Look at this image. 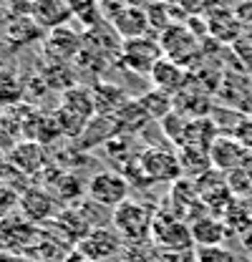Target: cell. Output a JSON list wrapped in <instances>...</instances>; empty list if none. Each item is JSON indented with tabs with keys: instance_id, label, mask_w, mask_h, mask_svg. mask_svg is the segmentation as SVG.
Segmentation results:
<instances>
[{
	"instance_id": "1",
	"label": "cell",
	"mask_w": 252,
	"mask_h": 262,
	"mask_svg": "<svg viewBox=\"0 0 252 262\" xmlns=\"http://www.w3.org/2000/svg\"><path fill=\"white\" fill-rule=\"evenodd\" d=\"M96 116V101L94 89L89 86H73L66 94H61V106L56 108V119L61 134L78 141V136L89 126V121Z\"/></svg>"
},
{
	"instance_id": "2",
	"label": "cell",
	"mask_w": 252,
	"mask_h": 262,
	"mask_svg": "<svg viewBox=\"0 0 252 262\" xmlns=\"http://www.w3.org/2000/svg\"><path fill=\"white\" fill-rule=\"evenodd\" d=\"M159 46L164 51V56L174 63H179L182 68H187L189 73L202 66V58H204V48L202 43L197 40V35L192 33L187 23H174L169 26L164 33H159Z\"/></svg>"
},
{
	"instance_id": "3",
	"label": "cell",
	"mask_w": 252,
	"mask_h": 262,
	"mask_svg": "<svg viewBox=\"0 0 252 262\" xmlns=\"http://www.w3.org/2000/svg\"><path fill=\"white\" fill-rule=\"evenodd\" d=\"M114 229L119 232V237L129 242V247L134 245H146L152 239V225H154V212H149V207L129 199L121 207L114 209L111 214Z\"/></svg>"
},
{
	"instance_id": "4",
	"label": "cell",
	"mask_w": 252,
	"mask_h": 262,
	"mask_svg": "<svg viewBox=\"0 0 252 262\" xmlns=\"http://www.w3.org/2000/svg\"><path fill=\"white\" fill-rule=\"evenodd\" d=\"M101 15L121 40L149 35L152 26L146 18V10L141 5H129V3H101Z\"/></svg>"
},
{
	"instance_id": "5",
	"label": "cell",
	"mask_w": 252,
	"mask_h": 262,
	"mask_svg": "<svg viewBox=\"0 0 252 262\" xmlns=\"http://www.w3.org/2000/svg\"><path fill=\"white\" fill-rule=\"evenodd\" d=\"M152 239L157 242L164 252H182L192 250V227L184 220H179L174 212H166L164 207L154 212V225H152Z\"/></svg>"
},
{
	"instance_id": "6",
	"label": "cell",
	"mask_w": 252,
	"mask_h": 262,
	"mask_svg": "<svg viewBox=\"0 0 252 262\" xmlns=\"http://www.w3.org/2000/svg\"><path fill=\"white\" fill-rule=\"evenodd\" d=\"M164 58V51L159 46L157 35H141V38H131L121 43V56L119 61L124 68H129L136 76H152L154 66Z\"/></svg>"
},
{
	"instance_id": "7",
	"label": "cell",
	"mask_w": 252,
	"mask_h": 262,
	"mask_svg": "<svg viewBox=\"0 0 252 262\" xmlns=\"http://www.w3.org/2000/svg\"><path fill=\"white\" fill-rule=\"evenodd\" d=\"M139 166L149 184H177L179 179H184L179 157L169 149H157V146L144 149L139 154Z\"/></svg>"
},
{
	"instance_id": "8",
	"label": "cell",
	"mask_w": 252,
	"mask_h": 262,
	"mask_svg": "<svg viewBox=\"0 0 252 262\" xmlns=\"http://www.w3.org/2000/svg\"><path fill=\"white\" fill-rule=\"evenodd\" d=\"M86 194L89 199L98 204V207H111V209H116V207H121L124 202H129V179H126L121 171H111V169H106V171H98L94 174L91 179H89V184H86Z\"/></svg>"
},
{
	"instance_id": "9",
	"label": "cell",
	"mask_w": 252,
	"mask_h": 262,
	"mask_svg": "<svg viewBox=\"0 0 252 262\" xmlns=\"http://www.w3.org/2000/svg\"><path fill=\"white\" fill-rule=\"evenodd\" d=\"M121 245H124V239L119 237L116 229L94 227L76 245V252L81 255V260L103 262V260H109L111 255H116V252L121 250Z\"/></svg>"
},
{
	"instance_id": "10",
	"label": "cell",
	"mask_w": 252,
	"mask_h": 262,
	"mask_svg": "<svg viewBox=\"0 0 252 262\" xmlns=\"http://www.w3.org/2000/svg\"><path fill=\"white\" fill-rule=\"evenodd\" d=\"M43 51L48 56V61H56V63H71L81 56L83 51V38L76 31H71L68 26L56 28V31L46 33L43 38Z\"/></svg>"
},
{
	"instance_id": "11",
	"label": "cell",
	"mask_w": 252,
	"mask_h": 262,
	"mask_svg": "<svg viewBox=\"0 0 252 262\" xmlns=\"http://www.w3.org/2000/svg\"><path fill=\"white\" fill-rule=\"evenodd\" d=\"M247 149L229 134H220L212 146H209V159H212V169H217L222 174H229L240 166H245L247 162Z\"/></svg>"
},
{
	"instance_id": "12",
	"label": "cell",
	"mask_w": 252,
	"mask_h": 262,
	"mask_svg": "<svg viewBox=\"0 0 252 262\" xmlns=\"http://www.w3.org/2000/svg\"><path fill=\"white\" fill-rule=\"evenodd\" d=\"M8 162L10 166L15 169V171H20L23 177L28 174H38V171H43L51 159H48V149L43 146V144H38V141H20L18 146H13L10 151H8Z\"/></svg>"
},
{
	"instance_id": "13",
	"label": "cell",
	"mask_w": 252,
	"mask_h": 262,
	"mask_svg": "<svg viewBox=\"0 0 252 262\" xmlns=\"http://www.w3.org/2000/svg\"><path fill=\"white\" fill-rule=\"evenodd\" d=\"M152 83H154V89L157 91H164V94H169V96H179V94H184L187 91V83L192 81V76H189L187 68H182L179 63H174V61H169L166 56L154 66V71H152Z\"/></svg>"
},
{
	"instance_id": "14",
	"label": "cell",
	"mask_w": 252,
	"mask_h": 262,
	"mask_svg": "<svg viewBox=\"0 0 252 262\" xmlns=\"http://www.w3.org/2000/svg\"><path fill=\"white\" fill-rule=\"evenodd\" d=\"M18 207L23 212V217L28 222H48V220H56V202L53 194H48L46 189H23L18 194Z\"/></svg>"
},
{
	"instance_id": "15",
	"label": "cell",
	"mask_w": 252,
	"mask_h": 262,
	"mask_svg": "<svg viewBox=\"0 0 252 262\" xmlns=\"http://www.w3.org/2000/svg\"><path fill=\"white\" fill-rule=\"evenodd\" d=\"M119 134H121V131H119V124H116L114 116H94V119L89 121V126L83 129V134L78 136L76 146H78L81 151L96 149V146H103V144L109 146Z\"/></svg>"
},
{
	"instance_id": "16",
	"label": "cell",
	"mask_w": 252,
	"mask_h": 262,
	"mask_svg": "<svg viewBox=\"0 0 252 262\" xmlns=\"http://www.w3.org/2000/svg\"><path fill=\"white\" fill-rule=\"evenodd\" d=\"M31 18L43 28V31H56L63 28L66 20L73 18V10L68 3H58V0H43V3H33Z\"/></svg>"
},
{
	"instance_id": "17",
	"label": "cell",
	"mask_w": 252,
	"mask_h": 262,
	"mask_svg": "<svg viewBox=\"0 0 252 262\" xmlns=\"http://www.w3.org/2000/svg\"><path fill=\"white\" fill-rule=\"evenodd\" d=\"M91 89H94L96 116H116L121 106L129 101L126 91L114 81H96Z\"/></svg>"
},
{
	"instance_id": "18",
	"label": "cell",
	"mask_w": 252,
	"mask_h": 262,
	"mask_svg": "<svg viewBox=\"0 0 252 262\" xmlns=\"http://www.w3.org/2000/svg\"><path fill=\"white\" fill-rule=\"evenodd\" d=\"M189 227H192V239L197 247H222V242L229 234L224 220L215 217V214H207V217L192 222Z\"/></svg>"
},
{
	"instance_id": "19",
	"label": "cell",
	"mask_w": 252,
	"mask_h": 262,
	"mask_svg": "<svg viewBox=\"0 0 252 262\" xmlns=\"http://www.w3.org/2000/svg\"><path fill=\"white\" fill-rule=\"evenodd\" d=\"M116 119V124H119V131L121 134H129V136H136V134H141V131L149 126V114L141 108V103L139 101H134V98H129L124 106H121V111L114 116Z\"/></svg>"
},
{
	"instance_id": "20",
	"label": "cell",
	"mask_w": 252,
	"mask_h": 262,
	"mask_svg": "<svg viewBox=\"0 0 252 262\" xmlns=\"http://www.w3.org/2000/svg\"><path fill=\"white\" fill-rule=\"evenodd\" d=\"M179 164H182V171H184V179H199L202 174L212 171V159H209V151L207 149H199V146H184L177 151Z\"/></svg>"
},
{
	"instance_id": "21",
	"label": "cell",
	"mask_w": 252,
	"mask_h": 262,
	"mask_svg": "<svg viewBox=\"0 0 252 262\" xmlns=\"http://www.w3.org/2000/svg\"><path fill=\"white\" fill-rule=\"evenodd\" d=\"M5 35L13 46H26V43H33L35 38H46V31L33 20V18H10L8 26H5Z\"/></svg>"
},
{
	"instance_id": "22",
	"label": "cell",
	"mask_w": 252,
	"mask_h": 262,
	"mask_svg": "<svg viewBox=\"0 0 252 262\" xmlns=\"http://www.w3.org/2000/svg\"><path fill=\"white\" fill-rule=\"evenodd\" d=\"M136 101L141 103V108L149 114L152 121H164V119L174 111V96H169V94H164V91H157V89L144 91Z\"/></svg>"
},
{
	"instance_id": "23",
	"label": "cell",
	"mask_w": 252,
	"mask_h": 262,
	"mask_svg": "<svg viewBox=\"0 0 252 262\" xmlns=\"http://www.w3.org/2000/svg\"><path fill=\"white\" fill-rule=\"evenodd\" d=\"M26 98V81L10 71L0 68V106H18Z\"/></svg>"
},
{
	"instance_id": "24",
	"label": "cell",
	"mask_w": 252,
	"mask_h": 262,
	"mask_svg": "<svg viewBox=\"0 0 252 262\" xmlns=\"http://www.w3.org/2000/svg\"><path fill=\"white\" fill-rule=\"evenodd\" d=\"M224 179H227V187L235 199H242V202L252 199V171L247 166H240V169L224 174Z\"/></svg>"
},
{
	"instance_id": "25",
	"label": "cell",
	"mask_w": 252,
	"mask_h": 262,
	"mask_svg": "<svg viewBox=\"0 0 252 262\" xmlns=\"http://www.w3.org/2000/svg\"><path fill=\"white\" fill-rule=\"evenodd\" d=\"M51 184H53V189H56L58 199H68V202H73L76 196L83 192V187L78 184V179H76L73 174H66L63 169H53V174H51Z\"/></svg>"
},
{
	"instance_id": "26",
	"label": "cell",
	"mask_w": 252,
	"mask_h": 262,
	"mask_svg": "<svg viewBox=\"0 0 252 262\" xmlns=\"http://www.w3.org/2000/svg\"><path fill=\"white\" fill-rule=\"evenodd\" d=\"M73 10V20H78L86 33L98 28L103 23V15H101V5L98 3H81V5H71Z\"/></svg>"
},
{
	"instance_id": "27",
	"label": "cell",
	"mask_w": 252,
	"mask_h": 262,
	"mask_svg": "<svg viewBox=\"0 0 252 262\" xmlns=\"http://www.w3.org/2000/svg\"><path fill=\"white\" fill-rule=\"evenodd\" d=\"M192 119L187 116H182L179 111H172L164 121H159L161 124V131H164V136L169 139V141H174L177 146H182V141H184V134H187V126Z\"/></svg>"
},
{
	"instance_id": "28",
	"label": "cell",
	"mask_w": 252,
	"mask_h": 262,
	"mask_svg": "<svg viewBox=\"0 0 252 262\" xmlns=\"http://www.w3.org/2000/svg\"><path fill=\"white\" fill-rule=\"evenodd\" d=\"M232 53H235V58L242 63V68L252 73V33H242V35L232 43Z\"/></svg>"
},
{
	"instance_id": "29",
	"label": "cell",
	"mask_w": 252,
	"mask_h": 262,
	"mask_svg": "<svg viewBox=\"0 0 252 262\" xmlns=\"http://www.w3.org/2000/svg\"><path fill=\"white\" fill-rule=\"evenodd\" d=\"M197 262H237L227 247H197Z\"/></svg>"
},
{
	"instance_id": "30",
	"label": "cell",
	"mask_w": 252,
	"mask_h": 262,
	"mask_svg": "<svg viewBox=\"0 0 252 262\" xmlns=\"http://www.w3.org/2000/svg\"><path fill=\"white\" fill-rule=\"evenodd\" d=\"M232 136H235L247 151H252V116H245V121L237 126V131H235Z\"/></svg>"
},
{
	"instance_id": "31",
	"label": "cell",
	"mask_w": 252,
	"mask_h": 262,
	"mask_svg": "<svg viewBox=\"0 0 252 262\" xmlns=\"http://www.w3.org/2000/svg\"><path fill=\"white\" fill-rule=\"evenodd\" d=\"M164 262H197V252L194 250H182V252H161Z\"/></svg>"
},
{
	"instance_id": "32",
	"label": "cell",
	"mask_w": 252,
	"mask_h": 262,
	"mask_svg": "<svg viewBox=\"0 0 252 262\" xmlns=\"http://www.w3.org/2000/svg\"><path fill=\"white\" fill-rule=\"evenodd\" d=\"M13 171V166H10V162H8V154L0 149V184L8 179V174Z\"/></svg>"
},
{
	"instance_id": "33",
	"label": "cell",
	"mask_w": 252,
	"mask_h": 262,
	"mask_svg": "<svg viewBox=\"0 0 252 262\" xmlns=\"http://www.w3.org/2000/svg\"><path fill=\"white\" fill-rule=\"evenodd\" d=\"M245 204H247V207H250V212H252V199H247V202H245Z\"/></svg>"
},
{
	"instance_id": "34",
	"label": "cell",
	"mask_w": 252,
	"mask_h": 262,
	"mask_svg": "<svg viewBox=\"0 0 252 262\" xmlns=\"http://www.w3.org/2000/svg\"><path fill=\"white\" fill-rule=\"evenodd\" d=\"M83 262H89V260H83Z\"/></svg>"
}]
</instances>
